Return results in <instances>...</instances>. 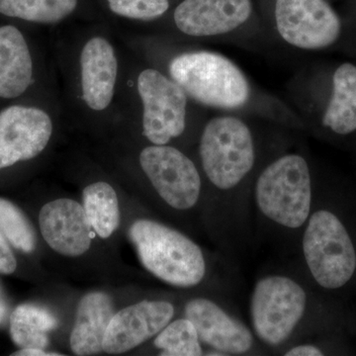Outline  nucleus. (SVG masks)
I'll use <instances>...</instances> for the list:
<instances>
[{"instance_id":"dca6fc26","label":"nucleus","mask_w":356,"mask_h":356,"mask_svg":"<svg viewBox=\"0 0 356 356\" xmlns=\"http://www.w3.org/2000/svg\"><path fill=\"white\" fill-rule=\"evenodd\" d=\"M33 60L24 35L13 25L0 26V98L15 99L33 83Z\"/></svg>"},{"instance_id":"a878e982","label":"nucleus","mask_w":356,"mask_h":356,"mask_svg":"<svg viewBox=\"0 0 356 356\" xmlns=\"http://www.w3.org/2000/svg\"><path fill=\"white\" fill-rule=\"evenodd\" d=\"M14 356H62V353L46 351L43 348H20L13 353Z\"/></svg>"},{"instance_id":"f257e3e1","label":"nucleus","mask_w":356,"mask_h":356,"mask_svg":"<svg viewBox=\"0 0 356 356\" xmlns=\"http://www.w3.org/2000/svg\"><path fill=\"white\" fill-rule=\"evenodd\" d=\"M201 165L214 191L210 222L231 228L247 221L252 205L240 195L254 170L255 146L250 128L235 117H217L204 128L199 144Z\"/></svg>"},{"instance_id":"393cba45","label":"nucleus","mask_w":356,"mask_h":356,"mask_svg":"<svg viewBox=\"0 0 356 356\" xmlns=\"http://www.w3.org/2000/svg\"><path fill=\"white\" fill-rule=\"evenodd\" d=\"M17 268V261L8 243L6 236L0 231V274H13Z\"/></svg>"},{"instance_id":"412c9836","label":"nucleus","mask_w":356,"mask_h":356,"mask_svg":"<svg viewBox=\"0 0 356 356\" xmlns=\"http://www.w3.org/2000/svg\"><path fill=\"white\" fill-rule=\"evenodd\" d=\"M77 0H0V14L28 22L53 24L70 15Z\"/></svg>"},{"instance_id":"b1692460","label":"nucleus","mask_w":356,"mask_h":356,"mask_svg":"<svg viewBox=\"0 0 356 356\" xmlns=\"http://www.w3.org/2000/svg\"><path fill=\"white\" fill-rule=\"evenodd\" d=\"M110 10L129 19L149 21L166 13L168 0H107Z\"/></svg>"},{"instance_id":"1a4fd4ad","label":"nucleus","mask_w":356,"mask_h":356,"mask_svg":"<svg viewBox=\"0 0 356 356\" xmlns=\"http://www.w3.org/2000/svg\"><path fill=\"white\" fill-rule=\"evenodd\" d=\"M143 103V135L153 145H168L184 134L186 93L159 70H143L138 77Z\"/></svg>"},{"instance_id":"f8f14e48","label":"nucleus","mask_w":356,"mask_h":356,"mask_svg":"<svg viewBox=\"0 0 356 356\" xmlns=\"http://www.w3.org/2000/svg\"><path fill=\"white\" fill-rule=\"evenodd\" d=\"M175 306L168 300H143L117 312L103 339L102 350L108 355H122L138 348L172 322Z\"/></svg>"},{"instance_id":"0eeeda50","label":"nucleus","mask_w":356,"mask_h":356,"mask_svg":"<svg viewBox=\"0 0 356 356\" xmlns=\"http://www.w3.org/2000/svg\"><path fill=\"white\" fill-rule=\"evenodd\" d=\"M140 165L159 199L170 209H195L202 198V178L195 163L181 151L166 145L145 147Z\"/></svg>"},{"instance_id":"6e6552de","label":"nucleus","mask_w":356,"mask_h":356,"mask_svg":"<svg viewBox=\"0 0 356 356\" xmlns=\"http://www.w3.org/2000/svg\"><path fill=\"white\" fill-rule=\"evenodd\" d=\"M184 317L195 327L209 355H254L266 351L250 325L231 310L228 304L214 297L198 296L184 306Z\"/></svg>"},{"instance_id":"4468645a","label":"nucleus","mask_w":356,"mask_h":356,"mask_svg":"<svg viewBox=\"0 0 356 356\" xmlns=\"http://www.w3.org/2000/svg\"><path fill=\"white\" fill-rule=\"evenodd\" d=\"M250 13V0H184L175 9V22L191 36H215L233 31Z\"/></svg>"},{"instance_id":"2eb2a0df","label":"nucleus","mask_w":356,"mask_h":356,"mask_svg":"<svg viewBox=\"0 0 356 356\" xmlns=\"http://www.w3.org/2000/svg\"><path fill=\"white\" fill-rule=\"evenodd\" d=\"M81 91L89 108L103 111L113 99L118 62L112 44L95 37L84 44L81 55Z\"/></svg>"},{"instance_id":"9d476101","label":"nucleus","mask_w":356,"mask_h":356,"mask_svg":"<svg viewBox=\"0 0 356 356\" xmlns=\"http://www.w3.org/2000/svg\"><path fill=\"white\" fill-rule=\"evenodd\" d=\"M275 17L281 37L298 48H325L341 34V21L324 0H276Z\"/></svg>"},{"instance_id":"39448f33","label":"nucleus","mask_w":356,"mask_h":356,"mask_svg":"<svg viewBox=\"0 0 356 356\" xmlns=\"http://www.w3.org/2000/svg\"><path fill=\"white\" fill-rule=\"evenodd\" d=\"M298 250L309 282L320 289H343L355 275V240L343 218L331 208L314 205Z\"/></svg>"},{"instance_id":"4be33fe9","label":"nucleus","mask_w":356,"mask_h":356,"mask_svg":"<svg viewBox=\"0 0 356 356\" xmlns=\"http://www.w3.org/2000/svg\"><path fill=\"white\" fill-rule=\"evenodd\" d=\"M154 346L163 356H200L205 355L197 331L188 318L172 320L158 336Z\"/></svg>"},{"instance_id":"5701e85b","label":"nucleus","mask_w":356,"mask_h":356,"mask_svg":"<svg viewBox=\"0 0 356 356\" xmlns=\"http://www.w3.org/2000/svg\"><path fill=\"white\" fill-rule=\"evenodd\" d=\"M0 231L17 250L29 254L36 247L34 229L22 211L6 199L0 198Z\"/></svg>"},{"instance_id":"a211bd4d","label":"nucleus","mask_w":356,"mask_h":356,"mask_svg":"<svg viewBox=\"0 0 356 356\" xmlns=\"http://www.w3.org/2000/svg\"><path fill=\"white\" fill-rule=\"evenodd\" d=\"M323 124L339 135L356 130V65L343 64L334 74V91Z\"/></svg>"},{"instance_id":"6ab92c4d","label":"nucleus","mask_w":356,"mask_h":356,"mask_svg":"<svg viewBox=\"0 0 356 356\" xmlns=\"http://www.w3.org/2000/svg\"><path fill=\"white\" fill-rule=\"evenodd\" d=\"M83 207L93 232L103 240L110 238L120 225V206L116 191L105 181L83 189Z\"/></svg>"},{"instance_id":"f3484780","label":"nucleus","mask_w":356,"mask_h":356,"mask_svg":"<svg viewBox=\"0 0 356 356\" xmlns=\"http://www.w3.org/2000/svg\"><path fill=\"white\" fill-rule=\"evenodd\" d=\"M114 314L113 303L106 293L93 291L84 295L77 306L70 334L72 353L81 356L102 353L105 332Z\"/></svg>"},{"instance_id":"20e7f679","label":"nucleus","mask_w":356,"mask_h":356,"mask_svg":"<svg viewBox=\"0 0 356 356\" xmlns=\"http://www.w3.org/2000/svg\"><path fill=\"white\" fill-rule=\"evenodd\" d=\"M129 236L142 266L165 284L189 289L207 278V255L182 232L156 220L139 219L129 229Z\"/></svg>"},{"instance_id":"aec40b11","label":"nucleus","mask_w":356,"mask_h":356,"mask_svg":"<svg viewBox=\"0 0 356 356\" xmlns=\"http://www.w3.org/2000/svg\"><path fill=\"white\" fill-rule=\"evenodd\" d=\"M58 327V320L42 307L24 304L10 316V336L20 348H44L48 346L47 334Z\"/></svg>"},{"instance_id":"7ed1b4c3","label":"nucleus","mask_w":356,"mask_h":356,"mask_svg":"<svg viewBox=\"0 0 356 356\" xmlns=\"http://www.w3.org/2000/svg\"><path fill=\"white\" fill-rule=\"evenodd\" d=\"M301 273H266L254 283L250 324L266 351L282 355L313 332L315 297Z\"/></svg>"},{"instance_id":"ddd939ff","label":"nucleus","mask_w":356,"mask_h":356,"mask_svg":"<svg viewBox=\"0 0 356 356\" xmlns=\"http://www.w3.org/2000/svg\"><path fill=\"white\" fill-rule=\"evenodd\" d=\"M39 225L44 242L58 254L77 257L90 248L93 229L83 204L76 200L60 198L44 204Z\"/></svg>"},{"instance_id":"9b49d317","label":"nucleus","mask_w":356,"mask_h":356,"mask_svg":"<svg viewBox=\"0 0 356 356\" xmlns=\"http://www.w3.org/2000/svg\"><path fill=\"white\" fill-rule=\"evenodd\" d=\"M53 121L44 110L13 105L0 111V170L43 153L53 135Z\"/></svg>"},{"instance_id":"423d86ee","label":"nucleus","mask_w":356,"mask_h":356,"mask_svg":"<svg viewBox=\"0 0 356 356\" xmlns=\"http://www.w3.org/2000/svg\"><path fill=\"white\" fill-rule=\"evenodd\" d=\"M170 72L186 95L206 106L236 109L248 102L250 86L242 70L219 54H182L173 58Z\"/></svg>"},{"instance_id":"bb28decb","label":"nucleus","mask_w":356,"mask_h":356,"mask_svg":"<svg viewBox=\"0 0 356 356\" xmlns=\"http://www.w3.org/2000/svg\"><path fill=\"white\" fill-rule=\"evenodd\" d=\"M7 312H8V308H7L6 300H4L2 293L0 291V325L6 321Z\"/></svg>"},{"instance_id":"f03ea898","label":"nucleus","mask_w":356,"mask_h":356,"mask_svg":"<svg viewBox=\"0 0 356 356\" xmlns=\"http://www.w3.org/2000/svg\"><path fill=\"white\" fill-rule=\"evenodd\" d=\"M252 203L259 228L277 242L298 250L300 236L315 205L306 159L288 154L269 163L255 180Z\"/></svg>"}]
</instances>
